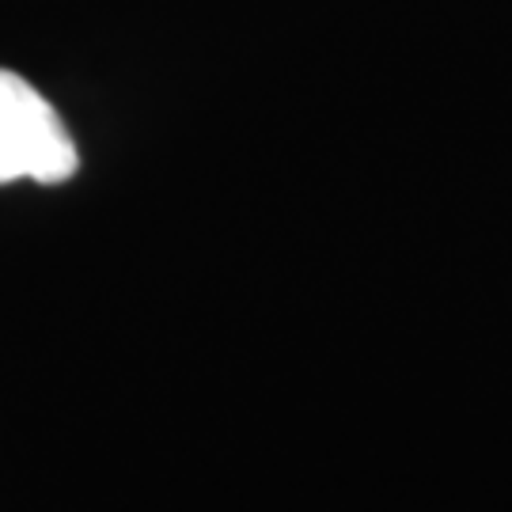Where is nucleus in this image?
Wrapping results in <instances>:
<instances>
[{
	"label": "nucleus",
	"mask_w": 512,
	"mask_h": 512,
	"mask_svg": "<svg viewBox=\"0 0 512 512\" xmlns=\"http://www.w3.org/2000/svg\"><path fill=\"white\" fill-rule=\"evenodd\" d=\"M80 171L73 133L35 84L0 69V186L16 179L57 186Z\"/></svg>",
	"instance_id": "nucleus-1"
}]
</instances>
